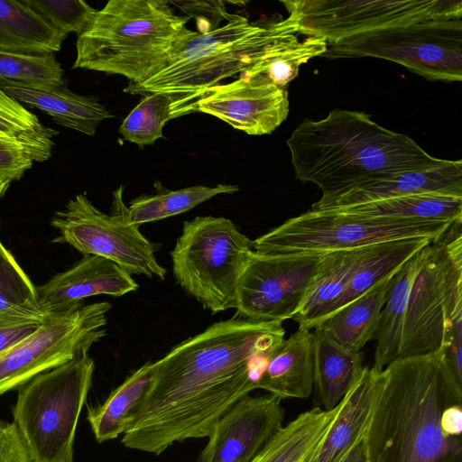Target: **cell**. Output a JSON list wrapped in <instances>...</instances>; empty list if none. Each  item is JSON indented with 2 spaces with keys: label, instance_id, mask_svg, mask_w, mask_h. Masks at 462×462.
Returning a JSON list of instances; mask_svg holds the SVG:
<instances>
[{
  "label": "cell",
  "instance_id": "1",
  "mask_svg": "<svg viewBox=\"0 0 462 462\" xmlns=\"http://www.w3.org/2000/svg\"><path fill=\"white\" fill-rule=\"evenodd\" d=\"M284 336L282 322L234 317L180 343L153 363L151 387L122 443L159 455L174 442L208 437L259 388Z\"/></svg>",
  "mask_w": 462,
  "mask_h": 462
},
{
  "label": "cell",
  "instance_id": "2",
  "mask_svg": "<svg viewBox=\"0 0 462 462\" xmlns=\"http://www.w3.org/2000/svg\"><path fill=\"white\" fill-rule=\"evenodd\" d=\"M364 438L369 462H462V385L440 352L379 371Z\"/></svg>",
  "mask_w": 462,
  "mask_h": 462
},
{
  "label": "cell",
  "instance_id": "3",
  "mask_svg": "<svg viewBox=\"0 0 462 462\" xmlns=\"http://www.w3.org/2000/svg\"><path fill=\"white\" fill-rule=\"evenodd\" d=\"M287 144L297 179L317 185L321 199L442 160L411 137L379 125L369 115L339 108L318 121L303 120Z\"/></svg>",
  "mask_w": 462,
  "mask_h": 462
},
{
  "label": "cell",
  "instance_id": "4",
  "mask_svg": "<svg viewBox=\"0 0 462 462\" xmlns=\"http://www.w3.org/2000/svg\"><path fill=\"white\" fill-rule=\"evenodd\" d=\"M189 16L167 0H109L78 35L72 69L117 74L138 85L166 63Z\"/></svg>",
  "mask_w": 462,
  "mask_h": 462
},
{
  "label": "cell",
  "instance_id": "5",
  "mask_svg": "<svg viewBox=\"0 0 462 462\" xmlns=\"http://www.w3.org/2000/svg\"><path fill=\"white\" fill-rule=\"evenodd\" d=\"M298 33L286 19L267 23H251L245 16L230 14L221 27L199 32L186 29L176 40L165 65L144 82L128 86L130 94L194 92L242 73L276 42Z\"/></svg>",
  "mask_w": 462,
  "mask_h": 462
},
{
  "label": "cell",
  "instance_id": "6",
  "mask_svg": "<svg viewBox=\"0 0 462 462\" xmlns=\"http://www.w3.org/2000/svg\"><path fill=\"white\" fill-rule=\"evenodd\" d=\"M94 368L88 353H82L19 388L13 422L32 462H73L77 424Z\"/></svg>",
  "mask_w": 462,
  "mask_h": 462
},
{
  "label": "cell",
  "instance_id": "7",
  "mask_svg": "<svg viewBox=\"0 0 462 462\" xmlns=\"http://www.w3.org/2000/svg\"><path fill=\"white\" fill-rule=\"evenodd\" d=\"M252 251V240L230 219L196 217L183 223L171 252L173 275L212 313L236 309L238 280Z\"/></svg>",
  "mask_w": 462,
  "mask_h": 462
},
{
  "label": "cell",
  "instance_id": "8",
  "mask_svg": "<svg viewBox=\"0 0 462 462\" xmlns=\"http://www.w3.org/2000/svg\"><path fill=\"white\" fill-rule=\"evenodd\" d=\"M462 311V218L420 251L398 359L439 353L447 321Z\"/></svg>",
  "mask_w": 462,
  "mask_h": 462
},
{
  "label": "cell",
  "instance_id": "9",
  "mask_svg": "<svg viewBox=\"0 0 462 462\" xmlns=\"http://www.w3.org/2000/svg\"><path fill=\"white\" fill-rule=\"evenodd\" d=\"M454 221L370 217L310 209L253 240L252 249L266 254L325 253L401 239L434 240Z\"/></svg>",
  "mask_w": 462,
  "mask_h": 462
},
{
  "label": "cell",
  "instance_id": "10",
  "mask_svg": "<svg viewBox=\"0 0 462 462\" xmlns=\"http://www.w3.org/2000/svg\"><path fill=\"white\" fill-rule=\"evenodd\" d=\"M321 57H373L396 62L430 80L462 79V20L430 19L328 43Z\"/></svg>",
  "mask_w": 462,
  "mask_h": 462
},
{
  "label": "cell",
  "instance_id": "11",
  "mask_svg": "<svg viewBox=\"0 0 462 462\" xmlns=\"http://www.w3.org/2000/svg\"><path fill=\"white\" fill-rule=\"evenodd\" d=\"M123 189L113 194L111 215L97 208L85 194L70 199L51 219L60 232L54 241L67 243L83 255L108 259L130 274L163 280L166 270L156 259L154 245L127 219Z\"/></svg>",
  "mask_w": 462,
  "mask_h": 462
},
{
  "label": "cell",
  "instance_id": "12",
  "mask_svg": "<svg viewBox=\"0 0 462 462\" xmlns=\"http://www.w3.org/2000/svg\"><path fill=\"white\" fill-rule=\"evenodd\" d=\"M299 34L332 43L359 33L430 19H461L456 0L282 1Z\"/></svg>",
  "mask_w": 462,
  "mask_h": 462
},
{
  "label": "cell",
  "instance_id": "13",
  "mask_svg": "<svg viewBox=\"0 0 462 462\" xmlns=\"http://www.w3.org/2000/svg\"><path fill=\"white\" fill-rule=\"evenodd\" d=\"M109 302H95L48 314L42 326L0 354V395L19 389L36 375L69 362L106 334Z\"/></svg>",
  "mask_w": 462,
  "mask_h": 462
},
{
  "label": "cell",
  "instance_id": "14",
  "mask_svg": "<svg viewBox=\"0 0 462 462\" xmlns=\"http://www.w3.org/2000/svg\"><path fill=\"white\" fill-rule=\"evenodd\" d=\"M323 255L252 251L238 280L237 313L257 321L293 319L309 294Z\"/></svg>",
  "mask_w": 462,
  "mask_h": 462
},
{
  "label": "cell",
  "instance_id": "15",
  "mask_svg": "<svg viewBox=\"0 0 462 462\" xmlns=\"http://www.w3.org/2000/svg\"><path fill=\"white\" fill-rule=\"evenodd\" d=\"M282 399L246 395L214 425L198 462H250L283 426Z\"/></svg>",
  "mask_w": 462,
  "mask_h": 462
},
{
  "label": "cell",
  "instance_id": "16",
  "mask_svg": "<svg viewBox=\"0 0 462 462\" xmlns=\"http://www.w3.org/2000/svg\"><path fill=\"white\" fill-rule=\"evenodd\" d=\"M288 92L273 84L239 78L204 90L198 112L206 113L250 135L269 134L289 114Z\"/></svg>",
  "mask_w": 462,
  "mask_h": 462
},
{
  "label": "cell",
  "instance_id": "17",
  "mask_svg": "<svg viewBox=\"0 0 462 462\" xmlns=\"http://www.w3.org/2000/svg\"><path fill=\"white\" fill-rule=\"evenodd\" d=\"M137 288L132 274L114 262L97 255H84L69 269L35 286V296L38 308L48 315L76 309L88 297H120Z\"/></svg>",
  "mask_w": 462,
  "mask_h": 462
},
{
  "label": "cell",
  "instance_id": "18",
  "mask_svg": "<svg viewBox=\"0 0 462 462\" xmlns=\"http://www.w3.org/2000/svg\"><path fill=\"white\" fill-rule=\"evenodd\" d=\"M420 193L462 197L461 160L442 159L435 165L365 182L332 198L319 199L310 209H331Z\"/></svg>",
  "mask_w": 462,
  "mask_h": 462
},
{
  "label": "cell",
  "instance_id": "19",
  "mask_svg": "<svg viewBox=\"0 0 462 462\" xmlns=\"http://www.w3.org/2000/svg\"><path fill=\"white\" fill-rule=\"evenodd\" d=\"M0 88L19 103L47 113L56 124L90 136L104 120L113 117L96 97L75 94L65 83L42 88L0 81Z\"/></svg>",
  "mask_w": 462,
  "mask_h": 462
},
{
  "label": "cell",
  "instance_id": "20",
  "mask_svg": "<svg viewBox=\"0 0 462 462\" xmlns=\"http://www.w3.org/2000/svg\"><path fill=\"white\" fill-rule=\"evenodd\" d=\"M379 371L364 366L343 397L335 421L310 462H341L363 438L373 410Z\"/></svg>",
  "mask_w": 462,
  "mask_h": 462
},
{
  "label": "cell",
  "instance_id": "21",
  "mask_svg": "<svg viewBox=\"0 0 462 462\" xmlns=\"http://www.w3.org/2000/svg\"><path fill=\"white\" fill-rule=\"evenodd\" d=\"M314 385V336L299 328L270 358L259 388L282 399L308 398Z\"/></svg>",
  "mask_w": 462,
  "mask_h": 462
},
{
  "label": "cell",
  "instance_id": "22",
  "mask_svg": "<svg viewBox=\"0 0 462 462\" xmlns=\"http://www.w3.org/2000/svg\"><path fill=\"white\" fill-rule=\"evenodd\" d=\"M392 278L393 275L334 311L314 331L346 350L360 352L374 338Z\"/></svg>",
  "mask_w": 462,
  "mask_h": 462
},
{
  "label": "cell",
  "instance_id": "23",
  "mask_svg": "<svg viewBox=\"0 0 462 462\" xmlns=\"http://www.w3.org/2000/svg\"><path fill=\"white\" fill-rule=\"evenodd\" d=\"M340 403L331 411L319 407L282 426L250 462H310L335 421Z\"/></svg>",
  "mask_w": 462,
  "mask_h": 462
},
{
  "label": "cell",
  "instance_id": "24",
  "mask_svg": "<svg viewBox=\"0 0 462 462\" xmlns=\"http://www.w3.org/2000/svg\"><path fill=\"white\" fill-rule=\"evenodd\" d=\"M204 90L147 93L125 118L118 132L125 141L139 147L152 144L163 137L162 130L168 121L198 112V102Z\"/></svg>",
  "mask_w": 462,
  "mask_h": 462
},
{
  "label": "cell",
  "instance_id": "25",
  "mask_svg": "<svg viewBox=\"0 0 462 462\" xmlns=\"http://www.w3.org/2000/svg\"><path fill=\"white\" fill-rule=\"evenodd\" d=\"M432 240L426 237L409 238L362 247L349 282L334 311L393 275L404 263Z\"/></svg>",
  "mask_w": 462,
  "mask_h": 462
},
{
  "label": "cell",
  "instance_id": "26",
  "mask_svg": "<svg viewBox=\"0 0 462 462\" xmlns=\"http://www.w3.org/2000/svg\"><path fill=\"white\" fill-rule=\"evenodd\" d=\"M361 248L325 252L309 294L294 316L299 328L311 329L327 319L346 290Z\"/></svg>",
  "mask_w": 462,
  "mask_h": 462
},
{
  "label": "cell",
  "instance_id": "27",
  "mask_svg": "<svg viewBox=\"0 0 462 462\" xmlns=\"http://www.w3.org/2000/svg\"><path fill=\"white\" fill-rule=\"evenodd\" d=\"M153 378V363L148 362L115 389L107 399L88 408L87 419L97 442L124 434L135 417Z\"/></svg>",
  "mask_w": 462,
  "mask_h": 462
},
{
  "label": "cell",
  "instance_id": "28",
  "mask_svg": "<svg viewBox=\"0 0 462 462\" xmlns=\"http://www.w3.org/2000/svg\"><path fill=\"white\" fill-rule=\"evenodd\" d=\"M65 38L23 0H0V51L53 54Z\"/></svg>",
  "mask_w": 462,
  "mask_h": 462
},
{
  "label": "cell",
  "instance_id": "29",
  "mask_svg": "<svg viewBox=\"0 0 462 462\" xmlns=\"http://www.w3.org/2000/svg\"><path fill=\"white\" fill-rule=\"evenodd\" d=\"M314 336V384L325 411L337 407L361 374L363 353L346 350L323 335Z\"/></svg>",
  "mask_w": 462,
  "mask_h": 462
},
{
  "label": "cell",
  "instance_id": "30",
  "mask_svg": "<svg viewBox=\"0 0 462 462\" xmlns=\"http://www.w3.org/2000/svg\"><path fill=\"white\" fill-rule=\"evenodd\" d=\"M420 251L393 275L373 338L376 340L373 365L376 370H383L389 364L398 359L408 298L418 270Z\"/></svg>",
  "mask_w": 462,
  "mask_h": 462
},
{
  "label": "cell",
  "instance_id": "31",
  "mask_svg": "<svg viewBox=\"0 0 462 462\" xmlns=\"http://www.w3.org/2000/svg\"><path fill=\"white\" fill-rule=\"evenodd\" d=\"M331 209L370 217L454 221L462 218V197L420 193Z\"/></svg>",
  "mask_w": 462,
  "mask_h": 462
},
{
  "label": "cell",
  "instance_id": "32",
  "mask_svg": "<svg viewBox=\"0 0 462 462\" xmlns=\"http://www.w3.org/2000/svg\"><path fill=\"white\" fill-rule=\"evenodd\" d=\"M298 33L288 35L276 42L263 57L240 73L241 79L256 83L273 84L284 88L294 79L300 66L316 56H321L328 42L317 36Z\"/></svg>",
  "mask_w": 462,
  "mask_h": 462
},
{
  "label": "cell",
  "instance_id": "33",
  "mask_svg": "<svg viewBox=\"0 0 462 462\" xmlns=\"http://www.w3.org/2000/svg\"><path fill=\"white\" fill-rule=\"evenodd\" d=\"M238 190L237 186L228 184L195 185L176 190L161 188L154 195H141L131 200L126 217L131 224L139 226L189 211L217 195L233 194Z\"/></svg>",
  "mask_w": 462,
  "mask_h": 462
},
{
  "label": "cell",
  "instance_id": "34",
  "mask_svg": "<svg viewBox=\"0 0 462 462\" xmlns=\"http://www.w3.org/2000/svg\"><path fill=\"white\" fill-rule=\"evenodd\" d=\"M56 134L0 88V138L20 145L32 161L43 162L51 155Z\"/></svg>",
  "mask_w": 462,
  "mask_h": 462
},
{
  "label": "cell",
  "instance_id": "35",
  "mask_svg": "<svg viewBox=\"0 0 462 462\" xmlns=\"http://www.w3.org/2000/svg\"><path fill=\"white\" fill-rule=\"evenodd\" d=\"M0 81L42 88L65 83L63 69L53 54L5 51H0Z\"/></svg>",
  "mask_w": 462,
  "mask_h": 462
},
{
  "label": "cell",
  "instance_id": "36",
  "mask_svg": "<svg viewBox=\"0 0 462 462\" xmlns=\"http://www.w3.org/2000/svg\"><path fill=\"white\" fill-rule=\"evenodd\" d=\"M54 30L67 37L78 35L87 27L97 11L81 0H23Z\"/></svg>",
  "mask_w": 462,
  "mask_h": 462
},
{
  "label": "cell",
  "instance_id": "37",
  "mask_svg": "<svg viewBox=\"0 0 462 462\" xmlns=\"http://www.w3.org/2000/svg\"><path fill=\"white\" fill-rule=\"evenodd\" d=\"M0 291L36 301L35 286L0 241Z\"/></svg>",
  "mask_w": 462,
  "mask_h": 462
},
{
  "label": "cell",
  "instance_id": "38",
  "mask_svg": "<svg viewBox=\"0 0 462 462\" xmlns=\"http://www.w3.org/2000/svg\"><path fill=\"white\" fill-rule=\"evenodd\" d=\"M169 2L180 8L189 18H195L198 32L201 33L217 29L219 22L227 20L230 14L223 1L170 0Z\"/></svg>",
  "mask_w": 462,
  "mask_h": 462
},
{
  "label": "cell",
  "instance_id": "39",
  "mask_svg": "<svg viewBox=\"0 0 462 462\" xmlns=\"http://www.w3.org/2000/svg\"><path fill=\"white\" fill-rule=\"evenodd\" d=\"M440 353L451 374L462 385V311L447 321Z\"/></svg>",
  "mask_w": 462,
  "mask_h": 462
},
{
  "label": "cell",
  "instance_id": "40",
  "mask_svg": "<svg viewBox=\"0 0 462 462\" xmlns=\"http://www.w3.org/2000/svg\"><path fill=\"white\" fill-rule=\"evenodd\" d=\"M32 162L20 145L0 138V177L18 180L32 167Z\"/></svg>",
  "mask_w": 462,
  "mask_h": 462
},
{
  "label": "cell",
  "instance_id": "41",
  "mask_svg": "<svg viewBox=\"0 0 462 462\" xmlns=\"http://www.w3.org/2000/svg\"><path fill=\"white\" fill-rule=\"evenodd\" d=\"M0 462H32L14 422L0 420Z\"/></svg>",
  "mask_w": 462,
  "mask_h": 462
},
{
  "label": "cell",
  "instance_id": "42",
  "mask_svg": "<svg viewBox=\"0 0 462 462\" xmlns=\"http://www.w3.org/2000/svg\"><path fill=\"white\" fill-rule=\"evenodd\" d=\"M45 319L0 324V354L35 332Z\"/></svg>",
  "mask_w": 462,
  "mask_h": 462
},
{
  "label": "cell",
  "instance_id": "43",
  "mask_svg": "<svg viewBox=\"0 0 462 462\" xmlns=\"http://www.w3.org/2000/svg\"><path fill=\"white\" fill-rule=\"evenodd\" d=\"M341 462H369L364 436L351 448Z\"/></svg>",
  "mask_w": 462,
  "mask_h": 462
},
{
  "label": "cell",
  "instance_id": "44",
  "mask_svg": "<svg viewBox=\"0 0 462 462\" xmlns=\"http://www.w3.org/2000/svg\"><path fill=\"white\" fill-rule=\"evenodd\" d=\"M12 180L5 177H0V198L5 193Z\"/></svg>",
  "mask_w": 462,
  "mask_h": 462
}]
</instances>
